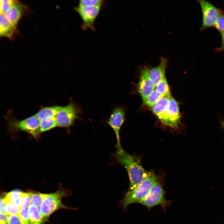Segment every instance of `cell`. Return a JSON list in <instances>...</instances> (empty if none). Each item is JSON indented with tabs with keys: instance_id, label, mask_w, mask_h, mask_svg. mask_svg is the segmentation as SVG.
<instances>
[{
	"instance_id": "obj_32",
	"label": "cell",
	"mask_w": 224,
	"mask_h": 224,
	"mask_svg": "<svg viewBox=\"0 0 224 224\" xmlns=\"http://www.w3.org/2000/svg\"><path fill=\"white\" fill-rule=\"evenodd\" d=\"M222 47L224 49V32L222 33Z\"/></svg>"
},
{
	"instance_id": "obj_7",
	"label": "cell",
	"mask_w": 224,
	"mask_h": 224,
	"mask_svg": "<svg viewBox=\"0 0 224 224\" xmlns=\"http://www.w3.org/2000/svg\"><path fill=\"white\" fill-rule=\"evenodd\" d=\"M157 118L166 126L173 128H177L179 126L181 118L179 106L177 102L172 96L167 109Z\"/></svg>"
},
{
	"instance_id": "obj_8",
	"label": "cell",
	"mask_w": 224,
	"mask_h": 224,
	"mask_svg": "<svg viewBox=\"0 0 224 224\" xmlns=\"http://www.w3.org/2000/svg\"><path fill=\"white\" fill-rule=\"evenodd\" d=\"M102 7L101 6L85 7L78 5L74 7V10L78 13L82 21V27L83 30L90 29L95 31V21Z\"/></svg>"
},
{
	"instance_id": "obj_22",
	"label": "cell",
	"mask_w": 224,
	"mask_h": 224,
	"mask_svg": "<svg viewBox=\"0 0 224 224\" xmlns=\"http://www.w3.org/2000/svg\"><path fill=\"white\" fill-rule=\"evenodd\" d=\"M18 190H12L7 193L3 199L17 205L20 207L21 203L20 192Z\"/></svg>"
},
{
	"instance_id": "obj_33",
	"label": "cell",
	"mask_w": 224,
	"mask_h": 224,
	"mask_svg": "<svg viewBox=\"0 0 224 224\" xmlns=\"http://www.w3.org/2000/svg\"><path fill=\"white\" fill-rule=\"evenodd\" d=\"M221 124L222 128L224 130V121H222L221 122Z\"/></svg>"
},
{
	"instance_id": "obj_14",
	"label": "cell",
	"mask_w": 224,
	"mask_h": 224,
	"mask_svg": "<svg viewBox=\"0 0 224 224\" xmlns=\"http://www.w3.org/2000/svg\"><path fill=\"white\" fill-rule=\"evenodd\" d=\"M14 26L7 18L5 14L0 15V35L1 36L12 39L16 31Z\"/></svg>"
},
{
	"instance_id": "obj_6",
	"label": "cell",
	"mask_w": 224,
	"mask_h": 224,
	"mask_svg": "<svg viewBox=\"0 0 224 224\" xmlns=\"http://www.w3.org/2000/svg\"><path fill=\"white\" fill-rule=\"evenodd\" d=\"M165 195V192L163 187L157 180L154 184L147 196L138 203L146 207L148 210L155 206L159 205L165 210L170 202L166 199Z\"/></svg>"
},
{
	"instance_id": "obj_27",
	"label": "cell",
	"mask_w": 224,
	"mask_h": 224,
	"mask_svg": "<svg viewBox=\"0 0 224 224\" xmlns=\"http://www.w3.org/2000/svg\"><path fill=\"white\" fill-rule=\"evenodd\" d=\"M214 27L221 33L224 32V12L222 10Z\"/></svg>"
},
{
	"instance_id": "obj_3",
	"label": "cell",
	"mask_w": 224,
	"mask_h": 224,
	"mask_svg": "<svg viewBox=\"0 0 224 224\" xmlns=\"http://www.w3.org/2000/svg\"><path fill=\"white\" fill-rule=\"evenodd\" d=\"M82 110L71 98L69 103L62 106L55 116L58 127L68 128L73 126L76 120L81 119Z\"/></svg>"
},
{
	"instance_id": "obj_13",
	"label": "cell",
	"mask_w": 224,
	"mask_h": 224,
	"mask_svg": "<svg viewBox=\"0 0 224 224\" xmlns=\"http://www.w3.org/2000/svg\"><path fill=\"white\" fill-rule=\"evenodd\" d=\"M26 8L24 5L18 1L11 7L5 15L10 22L16 27Z\"/></svg>"
},
{
	"instance_id": "obj_25",
	"label": "cell",
	"mask_w": 224,
	"mask_h": 224,
	"mask_svg": "<svg viewBox=\"0 0 224 224\" xmlns=\"http://www.w3.org/2000/svg\"><path fill=\"white\" fill-rule=\"evenodd\" d=\"M18 1L14 0H0V14H5L11 7Z\"/></svg>"
},
{
	"instance_id": "obj_10",
	"label": "cell",
	"mask_w": 224,
	"mask_h": 224,
	"mask_svg": "<svg viewBox=\"0 0 224 224\" xmlns=\"http://www.w3.org/2000/svg\"><path fill=\"white\" fill-rule=\"evenodd\" d=\"M125 111L123 108L117 106L113 108L110 115L107 120V124L114 131L116 139V148H122L121 145L120 131L125 119Z\"/></svg>"
},
{
	"instance_id": "obj_20",
	"label": "cell",
	"mask_w": 224,
	"mask_h": 224,
	"mask_svg": "<svg viewBox=\"0 0 224 224\" xmlns=\"http://www.w3.org/2000/svg\"><path fill=\"white\" fill-rule=\"evenodd\" d=\"M164 96L155 90L147 98L142 100L145 105L149 107H152Z\"/></svg>"
},
{
	"instance_id": "obj_9",
	"label": "cell",
	"mask_w": 224,
	"mask_h": 224,
	"mask_svg": "<svg viewBox=\"0 0 224 224\" xmlns=\"http://www.w3.org/2000/svg\"><path fill=\"white\" fill-rule=\"evenodd\" d=\"M202 13V30L214 26L221 10L217 8L212 3L203 0H198Z\"/></svg>"
},
{
	"instance_id": "obj_12",
	"label": "cell",
	"mask_w": 224,
	"mask_h": 224,
	"mask_svg": "<svg viewBox=\"0 0 224 224\" xmlns=\"http://www.w3.org/2000/svg\"><path fill=\"white\" fill-rule=\"evenodd\" d=\"M159 64L156 66L149 67L146 66L148 74L155 86L165 77L166 70L168 64V60L161 56Z\"/></svg>"
},
{
	"instance_id": "obj_31",
	"label": "cell",
	"mask_w": 224,
	"mask_h": 224,
	"mask_svg": "<svg viewBox=\"0 0 224 224\" xmlns=\"http://www.w3.org/2000/svg\"><path fill=\"white\" fill-rule=\"evenodd\" d=\"M0 213H5V204L3 198L0 199Z\"/></svg>"
},
{
	"instance_id": "obj_26",
	"label": "cell",
	"mask_w": 224,
	"mask_h": 224,
	"mask_svg": "<svg viewBox=\"0 0 224 224\" xmlns=\"http://www.w3.org/2000/svg\"><path fill=\"white\" fill-rule=\"evenodd\" d=\"M104 2L102 0H81L79 1L78 5L85 7L102 6Z\"/></svg>"
},
{
	"instance_id": "obj_30",
	"label": "cell",
	"mask_w": 224,
	"mask_h": 224,
	"mask_svg": "<svg viewBox=\"0 0 224 224\" xmlns=\"http://www.w3.org/2000/svg\"><path fill=\"white\" fill-rule=\"evenodd\" d=\"M8 216L5 213H0V224H7Z\"/></svg>"
},
{
	"instance_id": "obj_23",
	"label": "cell",
	"mask_w": 224,
	"mask_h": 224,
	"mask_svg": "<svg viewBox=\"0 0 224 224\" xmlns=\"http://www.w3.org/2000/svg\"><path fill=\"white\" fill-rule=\"evenodd\" d=\"M28 193L31 197V204L40 208L47 194L38 192H29Z\"/></svg>"
},
{
	"instance_id": "obj_5",
	"label": "cell",
	"mask_w": 224,
	"mask_h": 224,
	"mask_svg": "<svg viewBox=\"0 0 224 224\" xmlns=\"http://www.w3.org/2000/svg\"><path fill=\"white\" fill-rule=\"evenodd\" d=\"M70 192L65 189H59L55 192L47 194L40 208V210L43 215L46 217L49 216L56 210L61 208L72 209L75 208L67 207L62 203L63 197L70 195Z\"/></svg>"
},
{
	"instance_id": "obj_1",
	"label": "cell",
	"mask_w": 224,
	"mask_h": 224,
	"mask_svg": "<svg viewBox=\"0 0 224 224\" xmlns=\"http://www.w3.org/2000/svg\"><path fill=\"white\" fill-rule=\"evenodd\" d=\"M115 157L117 161L124 167L127 172L130 181L128 190L135 187L151 173L143 168L139 159L128 154L122 148L117 149Z\"/></svg>"
},
{
	"instance_id": "obj_11",
	"label": "cell",
	"mask_w": 224,
	"mask_h": 224,
	"mask_svg": "<svg viewBox=\"0 0 224 224\" xmlns=\"http://www.w3.org/2000/svg\"><path fill=\"white\" fill-rule=\"evenodd\" d=\"M155 86L148 74L146 66L144 67L140 71L138 85V91L142 100L155 90Z\"/></svg>"
},
{
	"instance_id": "obj_2",
	"label": "cell",
	"mask_w": 224,
	"mask_h": 224,
	"mask_svg": "<svg viewBox=\"0 0 224 224\" xmlns=\"http://www.w3.org/2000/svg\"><path fill=\"white\" fill-rule=\"evenodd\" d=\"M157 181L156 176L153 173L150 174L133 189L128 190L120 203L124 210L127 206L133 203H138L149 193L155 183Z\"/></svg>"
},
{
	"instance_id": "obj_24",
	"label": "cell",
	"mask_w": 224,
	"mask_h": 224,
	"mask_svg": "<svg viewBox=\"0 0 224 224\" xmlns=\"http://www.w3.org/2000/svg\"><path fill=\"white\" fill-rule=\"evenodd\" d=\"M20 208H28L31 203V197L28 193L20 192Z\"/></svg>"
},
{
	"instance_id": "obj_18",
	"label": "cell",
	"mask_w": 224,
	"mask_h": 224,
	"mask_svg": "<svg viewBox=\"0 0 224 224\" xmlns=\"http://www.w3.org/2000/svg\"><path fill=\"white\" fill-rule=\"evenodd\" d=\"M57 127L58 125L55 117L40 120V133L49 130Z\"/></svg>"
},
{
	"instance_id": "obj_28",
	"label": "cell",
	"mask_w": 224,
	"mask_h": 224,
	"mask_svg": "<svg viewBox=\"0 0 224 224\" xmlns=\"http://www.w3.org/2000/svg\"><path fill=\"white\" fill-rule=\"evenodd\" d=\"M28 208H20L18 214L22 224H29Z\"/></svg>"
},
{
	"instance_id": "obj_16",
	"label": "cell",
	"mask_w": 224,
	"mask_h": 224,
	"mask_svg": "<svg viewBox=\"0 0 224 224\" xmlns=\"http://www.w3.org/2000/svg\"><path fill=\"white\" fill-rule=\"evenodd\" d=\"M29 224H42L47 219L41 213L40 208L31 204L28 207Z\"/></svg>"
},
{
	"instance_id": "obj_19",
	"label": "cell",
	"mask_w": 224,
	"mask_h": 224,
	"mask_svg": "<svg viewBox=\"0 0 224 224\" xmlns=\"http://www.w3.org/2000/svg\"><path fill=\"white\" fill-rule=\"evenodd\" d=\"M155 90L164 96L171 95L168 84L165 76L156 85Z\"/></svg>"
},
{
	"instance_id": "obj_29",
	"label": "cell",
	"mask_w": 224,
	"mask_h": 224,
	"mask_svg": "<svg viewBox=\"0 0 224 224\" xmlns=\"http://www.w3.org/2000/svg\"><path fill=\"white\" fill-rule=\"evenodd\" d=\"M7 224H22L18 215H14L8 216Z\"/></svg>"
},
{
	"instance_id": "obj_15",
	"label": "cell",
	"mask_w": 224,
	"mask_h": 224,
	"mask_svg": "<svg viewBox=\"0 0 224 224\" xmlns=\"http://www.w3.org/2000/svg\"><path fill=\"white\" fill-rule=\"evenodd\" d=\"M62 106L57 105L42 106L35 114L40 120L54 117L60 110Z\"/></svg>"
},
{
	"instance_id": "obj_17",
	"label": "cell",
	"mask_w": 224,
	"mask_h": 224,
	"mask_svg": "<svg viewBox=\"0 0 224 224\" xmlns=\"http://www.w3.org/2000/svg\"><path fill=\"white\" fill-rule=\"evenodd\" d=\"M171 96V95L164 96L152 107V112L157 118L167 109Z\"/></svg>"
},
{
	"instance_id": "obj_21",
	"label": "cell",
	"mask_w": 224,
	"mask_h": 224,
	"mask_svg": "<svg viewBox=\"0 0 224 224\" xmlns=\"http://www.w3.org/2000/svg\"><path fill=\"white\" fill-rule=\"evenodd\" d=\"M5 204V213L8 216L18 214L20 208L17 205L3 198Z\"/></svg>"
},
{
	"instance_id": "obj_4",
	"label": "cell",
	"mask_w": 224,
	"mask_h": 224,
	"mask_svg": "<svg viewBox=\"0 0 224 224\" xmlns=\"http://www.w3.org/2000/svg\"><path fill=\"white\" fill-rule=\"evenodd\" d=\"M8 126L11 130L26 132L37 138L40 134V120L36 114L19 120L12 116H7Z\"/></svg>"
}]
</instances>
